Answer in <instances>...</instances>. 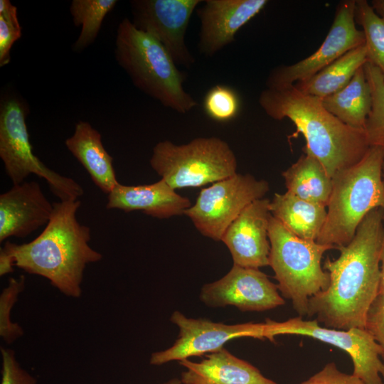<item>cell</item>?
I'll use <instances>...</instances> for the list:
<instances>
[{"mask_svg": "<svg viewBox=\"0 0 384 384\" xmlns=\"http://www.w3.org/2000/svg\"><path fill=\"white\" fill-rule=\"evenodd\" d=\"M384 211L375 208L358 225L353 240L338 247L339 256L329 257L327 289L309 300L307 316H315L325 327L349 330L366 329L369 309L378 294Z\"/></svg>", "mask_w": 384, "mask_h": 384, "instance_id": "6da1fadb", "label": "cell"}, {"mask_svg": "<svg viewBox=\"0 0 384 384\" xmlns=\"http://www.w3.org/2000/svg\"><path fill=\"white\" fill-rule=\"evenodd\" d=\"M300 384H366L353 374L340 371L336 363H327L320 371Z\"/></svg>", "mask_w": 384, "mask_h": 384, "instance_id": "1f68e13d", "label": "cell"}, {"mask_svg": "<svg viewBox=\"0 0 384 384\" xmlns=\"http://www.w3.org/2000/svg\"><path fill=\"white\" fill-rule=\"evenodd\" d=\"M240 99L231 87L218 85L206 93L203 108L206 114L217 122H228L236 117L240 110Z\"/></svg>", "mask_w": 384, "mask_h": 384, "instance_id": "f1b7e54d", "label": "cell"}, {"mask_svg": "<svg viewBox=\"0 0 384 384\" xmlns=\"http://www.w3.org/2000/svg\"><path fill=\"white\" fill-rule=\"evenodd\" d=\"M269 189L267 181L236 173L203 188L184 215L201 235L221 241L229 225L245 208L262 198Z\"/></svg>", "mask_w": 384, "mask_h": 384, "instance_id": "9c48e42d", "label": "cell"}, {"mask_svg": "<svg viewBox=\"0 0 384 384\" xmlns=\"http://www.w3.org/2000/svg\"><path fill=\"white\" fill-rule=\"evenodd\" d=\"M267 0H206L197 11L201 21L198 48L213 56L232 43L238 30L267 4Z\"/></svg>", "mask_w": 384, "mask_h": 384, "instance_id": "2e32d148", "label": "cell"}, {"mask_svg": "<svg viewBox=\"0 0 384 384\" xmlns=\"http://www.w3.org/2000/svg\"><path fill=\"white\" fill-rule=\"evenodd\" d=\"M370 5L374 11L384 21V0H373Z\"/></svg>", "mask_w": 384, "mask_h": 384, "instance_id": "e575fe53", "label": "cell"}, {"mask_svg": "<svg viewBox=\"0 0 384 384\" xmlns=\"http://www.w3.org/2000/svg\"><path fill=\"white\" fill-rule=\"evenodd\" d=\"M0 158L14 185L31 174L43 178L60 201H75L83 195L81 186L71 178L48 168L34 155L26 123V110L15 98L3 102L0 109Z\"/></svg>", "mask_w": 384, "mask_h": 384, "instance_id": "ba28073f", "label": "cell"}, {"mask_svg": "<svg viewBox=\"0 0 384 384\" xmlns=\"http://www.w3.org/2000/svg\"><path fill=\"white\" fill-rule=\"evenodd\" d=\"M380 279L378 289V294L384 300V235L380 252Z\"/></svg>", "mask_w": 384, "mask_h": 384, "instance_id": "836d02e7", "label": "cell"}, {"mask_svg": "<svg viewBox=\"0 0 384 384\" xmlns=\"http://www.w3.org/2000/svg\"><path fill=\"white\" fill-rule=\"evenodd\" d=\"M264 324L266 339L274 341L279 335H302L333 345L349 355L353 364V375L366 384H384L382 349L366 329L340 330L322 327L316 319L304 320L300 316L282 322L267 319Z\"/></svg>", "mask_w": 384, "mask_h": 384, "instance_id": "30bf717a", "label": "cell"}, {"mask_svg": "<svg viewBox=\"0 0 384 384\" xmlns=\"http://www.w3.org/2000/svg\"><path fill=\"white\" fill-rule=\"evenodd\" d=\"M170 320L178 329V338L171 347L152 353L151 365L161 366L213 353L234 338L266 339L264 323L227 324L203 318H189L178 311L172 313Z\"/></svg>", "mask_w": 384, "mask_h": 384, "instance_id": "8fae6325", "label": "cell"}, {"mask_svg": "<svg viewBox=\"0 0 384 384\" xmlns=\"http://www.w3.org/2000/svg\"><path fill=\"white\" fill-rule=\"evenodd\" d=\"M270 201L260 198L249 204L229 225L221 241L233 265L259 269L269 266Z\"/></svg>", "mask_w": 384, "mask_h": 384, "instance_id": "9a60e30c", "label": "cell"}, {"mask_svg": "<svg viewBox=\"0 0 384 384\" xmlns=\"http://www.w3.org/2000/svg\"><path fill=\"white\" fill-rule=\"evenodd\" d=\"M366 329L380 346V358L384 364V300L378 296L371 305L366 321Z\"/></svg>", "mask_w": 384, "mask_h": 384, "instance_id": "d6a6232c", "label": "cell"}, {"mask_svg": "<svg viewBox=\"0 0 384 384\" xmlns=\"http://www.w3.org/2000/svg\"><path fill=\"white\" fill-rule=\"evenodd\" d=\"M178 363L186 368L181 375L183 384H277L225 348L208 353L199 362L184 359Z\"/></svg>", "mask_w": 384, "mask_h": 384, "instance_id": "d6986e66", "label": "cell"}, {"mask_svg": "<svg viewBox=\"0 0 384 384\" xmlns=\"http://www.w3.org/2000/svg\"><path fill=\"white\" fill-rule=\"evenodd\" d=\"M258 102L271 118L293 122L306 140L304 152L317 159L331 178L358 163L370 146L364 129L342 122L324 107L321 99L294 85L266 88Z\"/></svg>", "mask_w": 384, "mask_h": 384, "instance_id": "3957f363", "label": "cell"}, {"mask_svg": "<svg viewBox=\"0 0 384 384\" xmlns=\"http://www.w3.org/2000/svg\"><path fill=\"white\" fill-rule=\"evenodd\" d=\"M269 266L274 273L278 290L292 301L295 311L306 316L309 299L327 289L329 272L321 267L323 255L334 246L302 239L272 215L269 224Z\"/></svg>", "mask_w": 384, "mask_h": 384, "instance_id": "8992f818", "label": "cell"}, {"mask_svg": "<svg viewBox=\"0 0 384 384\" xmlns=\"http://www.w3.org/2000/svg\"><path fill=\"white\" fill-rule=\"evenodd\" d=\"M383 164L384 149L370 146L358 163L332 177L326 218L317 242L336 249L347 245L370 211H384Z\"/></svg>", "mask_w": 384, "mask_h": 384, "instance_id": "277c9868", "label": "cell"}, {"mask_svg": "<svg viewBox=\"0 0 384 384\" xmlns=\"http://www.w3.org/2000/svg\"><path fill=\"white\" fill-rule=\"evenodd\" d=\"M201 0H134L130 1L133 25L155 38L176 65L191 67L195 59L185 36L190 18Z\"/></svg>", "mask_w": 384, "mask_h": 384, "instance_id": "4fadbf2b", "label": "cell"}, {"mask_svg": "<svg viewBox=\"0 0 384 384\" xmlns=\"http://www.w3.org/2000/svg\"><path fill=\"white\" fill-rule=\"evenodd\" d=\"M383 177H384V164H383Z\"/></svg>", "mask_w": 384, "mask_h": 384, "instance_id": "8d00e7d4", "label": "cell"}, {"mask_svg": "<svg viewBox=\"0 0 384 384\" xmlns=\"http://www.w3.org/2000/svg\"><path fill=\"white\" fill-rule=\"evenodd\" d=\"M65 144L103 193L108 195L119 183L113 167V159L105 149L100 133L90 123L78 122L73 134L65 140Z\"/></svg>", "mask_w": 384, "mask_h": 384, "instance_id": "ffe728a7", "label": "cell"}, {"mask_svg": "<svg viewBox=\"0 0 384 384\" xmlns=\"http://www.w3.org/2000/svg\"><path fill=\"white\" fill-rule=\"evenodd\" d=\"M364 70L372 95L371 110L364 129L370 146L384 149V75L369 63L365 64Z\"/></svg>", "mask_w": 384, "mask_h": 384, "instance_id": "4316f807", "label": "cell"}, {"mask_svg": "<svg viewBox=\"0 0 384 384\" xmlns=\"http://www.w3.org/2000/svg\"><path fill=\"white\" fill-rule=\"evenodd\" d=\"M367 63L365 43L352 49L311 77L294 85L301 92L323 99L343 89Z\"/></svg>", "mask_w": 384, "mask_h": 384, "instance_id": "cb8c5ba5", "label": "cell"}, {"mask_svg": "<svg viewBox=\"0 0 384 384\" xmlns=\"http://www.w3.org/2000/svg\"><path fill=\"white\" fill-rule=\"evenodd\" d=\"M287 192L302 199L327 206L332 178L320 161L305 153L282 172Z\"/></svg>", "mask_w": 384, "mask_h": 384, "instance_id": "603a6c76", "label": "cell"}, {"mask_svg": "<svg viewBox=\"0 0 384 384\" xmlns=\"http://www.w3.org/2000/svg\"><path fill=\"white\" fill-rule=\"evenodd\" d=\"M1 370L0 384H37L36 379L18 363L14 351L0 348Z\"/></svg>", "mask_w": 384, "mask_h": 384, "instance_id": "4dcf8cb0", "label": "cell"}, {"mask_svg": "<svg viewBox=\"0 0 384 384\" xmlns=\"http://www.w3.org/2000/svg\"><path fill=\"white\" fill-rule=\"evenodd\" d=\"M190 200L179 195L161 179L151 184L126 186L119 183L108 194L106 208L124 212L140 210L149 216L164 219L184 214Z\"/></svg>", "mask_w": 384, "mask_h": 384, "instance_id": "ac0fdd59", "label": "cell"}, {"mask_svg": "<svg viewBox=\"0 0 384 384\" xmlns=\"http://www.w3.org/2000/svg\"><path fill=\"white\" fill-rule=\"evenodd\" d=\"M53 210L36 181H23L0 195V242L24 238L49 222Z\"/></svg>", "mask_w": 384, "mask_h": 384, "instance_id": "e0dca14e", "label": "cell"}, {"mask_svg": "<svg viewBox=\"0 0 384 384\" xmlns=\"http://www.w3.org/2000/svg\"><path fill=\"white\" fill-rule=\"evenodd\" d=\"M277 285L259 269L233 265L220 279L204 284L201 301L209 307L233 306L240 311H264L284 304Z\"/></svg>", "mask_w": 384, "mask_h": 384, "instance_id": "5bb4252c", "label": "cell"}, {"mask_svg": "<svg viewBox=\"0 0 384 384\" xmlns=\"http://www.w3.org/2000/svg\"><path fill=\"white\" fill-rule=\"evenodd\" d=\"M321 101L324 107L342 122L352 127L364 129L372 106L371 90L364 66L358 70L343 89Z\"/></svg>", "mask_w": 384, "mask_h": 384, "instance_id": "7402d4cb", "label": "cell"}, {"mask_svg": "<svg viewBox=\"0 0 384 384\" xmlns=\"http://www.w3.org/2000/svg\"><path fill=\"white\" fill-rule=\"evenodd\" d=\"M116 0H73L70 11L75 26H81L78 38L73 45L80 51L97 38L106 15L114 7Z\"/></svg>", "mask_w": 384, "mask_h": 384, "instance_id": "d4e9b609", "label": "cell"}, {"mask_svg": "<svg viewBox=\"0 0 384 384\" xmlns=\"http://www.w3.org/2000/svg\"><path fill=\"white\" fill-rule=\"evenodd\" d=\"M114 54L133 84L163 106L186 114L198 105L185 90L184 75L166 48L127 18L118 26Z\"/></svg>", "mask_w": 384, "mask_h": 384, "instance_id": "5b68a950", "label": "cell"}, {"mask_svg": "<svg viewBox=\"0 0 384 384\" xmlns=\"http://www.w3.org/2000/svg\"><path fill=\"white\" fill-rule=\"evenodd\" d=\"M270 211L274 218L297 237L316 241L327 214L326 206L287 192L274 193L270 201Z\"/></svg>", "mask_w": 384, "mask_h": 384, "instance_id": "44dd1931", "label": "cell"}, {"mask_svg": "<svg viewBox=\"0 0 384 384\" xmlns=\"http://www.w3.org/2000/svg\"><path fill=\"white\" fill-rule=\"evenodd\" d=\"M80 200L53 203V210L43 232L23 244L6 242L0 251L16 266L41 276L68 297L81 296L84 271L102 255L90 245V228L76 217Z\"/></svg>", "mask_w": 384, "mask_h": 384, "instance_id": "7a4b0ae2", "label": "cell"}, {"mask_svg": "<svg viewBox=\"0 0 384 384\" xmlns=\"http://www.w3.org/2000/svg\"><path fill=\"white\" fill-rule=\"evenodd\" d=\"M26 278L21 274L18 278L11 277L8 285L0 294V336L11 344L23 335V328L11 321V311L18 300V297L25 288Z\"/></svg>", "mask_w": 384, "mask_h": 384, "instance_id": "83f0119b", "label": "cell"}, {"mask_svg": "<svg viewBox=\"0 0 384 384\" xmlns=\"http://www.w3.org/2000/svg\"><path fill=\"white\" fill-rule=\"evenodd\" d=\"M151 168L169 186L201 187L237 173V159L229 144L218 137H198L184 144L169 140L156 144Z\"/></svg>", "mask_w": 384, "mask_h": 384, "instance_id": "52a82bcc", "label": "cell"}, {"mask_svg": "<svg viewBox=\"0 0 384 384\" xmlns=\"http://www.w3.org/2000/svg\"><path fill=\"white\" fill-rule=\"evenodd\" d=\"M21 28L17 17V9L9 0H0V66L10 62V50L21 38Z\"/></svg>", "mask_w": 384, "mask_h": 384, "instance_id": "f546056e", "label": "cell"}, {"mask_svg": "<svg viewBox=\"0 0 384 384\" xmlns=\"http://www.w3.org/2000/svg\"><path fill=\"white\" fill-rule=\"evenodd\" d=\"M355 21L364 34L367 63L378 68L384 75V21L366 0H356Z\"/></svg>", "mask_w": 384, "mask_h": 384, "instance_id": "484cf974", "label": "cell"}, {"mask_svg": "<svg viewBox=\"0 0 384 384\" xmlns=\"http://www.w3.org/2000/svg\"><path fill=\"white\" fill-rule=\"evenodd\" d=\"M356 0L341 1L331 26L320 47L311 55L289 65L274 68L267 80V88H279L306 80L348 51L365 43L362 30L355 21Z\"/></svg>", "mask_w": 384, "mask_h": 384, "instance_id": "7c38bea8", "label": "cell"}, {"mask_svg": "<svg viewBox=\"0 0 384 384\" xmlns=\"http://www.w3.org/2000/svg\"><path fill=\"white\" fill-rule=\"evenodd\" d=\"M161 384H183L181 379H178V378H172L169 380H167L163 383H161Z\"/></svg>", "mask_w": 384, "mask_h": 384, "instance_id": "d590c367", "label": "cell"}]
</instances>
